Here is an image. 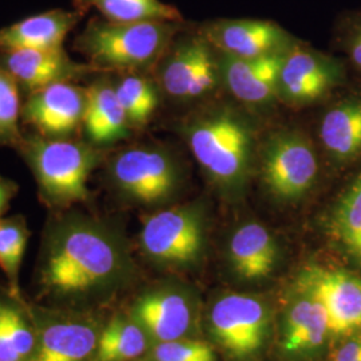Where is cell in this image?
I'll return each mask as SVG.
<instances>
[{
    "label": "cell",
    "mask_w": 361,
    "mask_h": 361,
    "mask_svg": "<svg viewBox=\"0 0 361 361\" xmlns=\"http://www.w3.org/2000/svg\"><path fill=\"white\" fill-rule=\"evenodd\" d=\"M328 232L361 262V171L337 198L328 217Z\"/></svg>",
    "instance_id": "23"
},
{
    "label": "cell",
    "mask_w": 361,
    "mask_h": 361,
    "mask_svg": "<svg viewBox=\"0 0 361 361\" xmlns=\"http://www.w3.org/2000/svg\"><path fill=\"white\" fill-rule=\"evenodd\" d=\"M114 86L130 126H143L147 123L158 106L154 86L141 75H126Z\"/></svg>",
    "instance_id": "26"
},
{
    "label": "cell",
    "mask_w": 361,
    "mask_h": 361,
    "mask_svg": "<svg viewBox=\"0 0 361 361\" xmlns=\"http://www.w3.org/2000/svg\"><path fill=\"white\" fill-rule=\"evenodd\" d=\"M347 51L352 63L361 71V15L349 25L347 32Z\"/></svg>",
    "instance_id": "32"
},
{
    "label": "cell",
    "mask_w": 361,
    "mask_h": 361,
    "mask_svg": "<svg viewBox=\"0 0 361 361\" xmlns=\"http://www.w3.org/2000/svg\"><path fill=\"white\" fill-rule=\"evenodd\" d=\"M149 361H216V355L207 343L180 338L157 343Z\"/></svg>",
    "instance_id": "29"
},
{
    "label": "cell",
    "mask_w": 361,
    "mask_h": 361,
    "mask_svg": "<svg viewBox=\"0 0 361 361\" xmlns=\"http://www.w3.org/2000/svg\"><path fill=\"white\" fill-rule=\"evenodd\" d=\"M185 135L194 158L216 185L226 192L244 186L255 145L246 118L229 107L214 109L190 121Z\"/></svg>",
    "instance_id": "2"
},
{
    "label": "cell",
    "mask_w": 361,
    "mask_h": 361,
    "mask_svg": "<svg viewBox=\"0 0 361 361\" xmlns=\"http://www.w3.org/2000/svg\"><path fill=\"white\" fill-rule=\"evenodd\" d=\"M329 334L323 304L310 292L300 289L285 312L283 350L290 356H312L323 348Z\"/></svg>",
    "instance_id": "16"
},
{
    "label": "cell",
    "mask_w": 361,
    "mask_h": 361,
    "mask_svg": "<svg viewBox=\"0 0 361 361\" xmlns=\"http://www.w3.org/2000/svg\"><path fill=\"white\" fill-rule=\"evenodd\" d=\"M298 288L323 304L332 335L361 331L360 277L341 269L310 267L301 273Z\"/></svg>",
    "instance_id": "10"
},
{
    "label": "cell",
    "mask_w": 361,
    "mask_h": 361,
    "mask_svg": "<svg viewBox=\"0 0 361 361\" xmlns=\"http://www.w3.org/2000/svg\"><path fill=\"white\" fill-rule=\"evenodd\" d=\"M141 245L149 257L166 264H188L201 255L204 224L190 207L158 212L145 221Z\"/></svg>",
    "instance_id": "8"
},
{
    "label": "cell",
    "mask_w": 361,
    "mask_h": 361,
    "mask_svg": "<svg viewBox=\"0 0 361 361\" xmlns=\"http://www.w3.org/2000/svg\"><path fill=\"white\" fill-rule=\"evenodd\" d=\"M359 360H361V335L350 337L329 355V361Z\"/></svg>",
    "instance_id": "31"
},
{
    "label": "cell",
    "mask_w": 361,
    "mask_h": 361,
    "mask_svg": "<svg viewBox=\"0 0 361 361\" xmlns=\"http://www.w3.org/2000/svg\"><path fill=\"white\" fill-rule=\"evenodd\" d=\"M85 109L86 89L71 82L55 83L30 92L22 119L42 137L70 140L83 126Z\"/></svg>",
    "instance_id": "9"
},
{
    "label": "cell",
    "mask_w": 361,
    "mask_h": 361,
    "mask_svg": "<svg viewBox=\"0 0 361 361\" xmlns=\"http://www.w3.org/2000/svg\"><path fill=\"white\" fill-rule=\"evenodd\" d=\"M18 149L49 204L70 207L89 198L87 182L102 155L97 146L32 134L23 137Z\"/></svg>",
    "instance_id": "3"
},
{
    "label": "cell",
    "mask_w": 361,
    "mask_h": 361,
    "mask_svg": "<svg viewBox=\"0 0 361 361\" xmlns=\"http://www.w3.org/2000/svg\"><path fill=\"white\" fill-rule=\"evenodd\" d=\"M82 128L87 140L97 147L111 145L129 135V121L110 79H97L86 87V109Z\"/></svg>",
    "instance_id": "18"
},
{
    "label": "cell",
    "mask_w": 361,
    "mask_h": 361,
    "mask_svg": "<svg viewBox=\"0 0 361 361\" xmlns=\"http://www.w3.org/2000/svg\"><path fill=\"white\" fill-rule=\"evenodd\" d=\"M98 337L90 324H52L43 332L35 361H87L95 353Z\"/></svg>",
    "instance_id": "22"
},
{
    "label": "cell",
    "mask_w": 361,
    "mask_h": 361,
    "mask_svg": "<svg viewBox=\"0 0 361 361\" xmlns=\"http://www.w3.org/2000/svg\"><path fill=\"white\" fill-rule=\"evenodd\" d=\"M212 47L207 38L180 42L161 68V83L168 95L190 99L216 87L221 73Z\"/></svg>",
    "instance_id": "11"
},
{
    "label": "cell",
    "mask_w": 361,
    "mask_h": 361,
    "mask_svg": "<svg viewBox=\"0 0 361 361\" xmlns=\"http://www.w3.org/2000/svg\"><path fill=\"white\" fill-rule=\"evenodd\" d=\"M209 322L210 332L222 348L235 359H247L264 347L271 319L257 297L232 293L213 305Z\"/></svg>",
    "instance_id": "5"
},
{
    "label": "cell",
    "mask_w": 361,
    "mask_h": 361,
    "mask_svg": "<svg viewBox=\"0 0 361 361\" xmlns=\"http://www.w3.org/2000/svg\"><path fill=\"white\" fill-rule=\"evenodd\" d=\"M3 52L1 65L16 79L19 86L30 92L55 83L71 82L94 71L91 65L74 62L63 46Z\"/></svg>",
    "instance_id": "14"
},
{
    "label": "cell",
    "mask_w": 361,
    "mask_h": 361,
    "mask_svg": "<svg viewBox=\"0 0 361 361\" xmlns=\"http://www.w3.org/2000/svg\"><path fill=\"white\" fill-rule=\"evenodd\" d=\"M324 150L337 165L361 158V95H350L334 104L320 123Z\"/></svg>",
    "instance_id": "19"
},
{
    "label": "cell",
    "mask_w": 361,
    "mask_h": 361,
    "mask_svg": "<svg viewBox=\"0 0 361 361\" xmlns=\"http://www.w3.org/2000/svg\"><path fill=\"white\" fill-rule=\"evenodd\" d=\"M319 162L310 141L297 133H279L262 152V178L274 197L295 201L308 193L317 178Z\"/></svg>",
    "instance_id": "7"
},
{
    "label": "cell",
    "mask_w": 361,
    "mask_h": 361,
    "mask_svg": "<svg viewBox=\"0 0 361 361\" xmlns=\"http://www.w3.org/2000/svg\"><path fill=\"white\" fill-rule=\"evenodd\" d=\"M22 104L19 98V83L0 62V145L18 147L22 142L19 119Z\"/></svg>",
    "instance_id": "27"
},
{
    "label": "cell",
    "mask_w": 361,
    "mask_h": 361,
    "mask_svg": "<svg viewBox=\"0 0 361 361\" xmlns=\"http://www.w3.org/2000/svg\"><path fill=\"white\" fill-rule=\"evenodd\" d=\"M229 257L233 269L241 279L257 281L271 276L277 264L279 246L267 228L249 222L233 234Z\"/></svg>",
    "instance_id": "21"
},
{
    "label": "cell",
    "mask_w": 361,
    "mask_h": 361,
    "mask_svg": "<svg viewBox=\"0 0 361 361\" xmlns=\"http://www.w3.org/2000/svg\"><path fill=\"white\" fill-rule=\"evenodd\" d=\"M16 192H18V185L13 180L0 176V217L7 210Z\"/></svg>",
    "instance_id": "33"
},
{
    "label": "cell",
    "mask_w": 361,
    "mask_h": 361,
    "mask_svg": "<svg viewBox=\"0 0 361 361\" xmlns=\"http://www.w3.org/2000/svg\"><path fill=\"white\" fill-rule=\"evenodd\" d=\"M28 235L22 217L0 219V268L13 284L26 253Z\"/></svg>",
    "instance_id": "28"
},
{
    "label": "cell",
    "mask_w": 361,
    "mask_h": 361,
    "mask_svg": "<svg viewBox=\"0 0 361 361\" xmlns=\"http://www.w3.org/2000/svg\"><path fill=\"white\" fill-rule=\"evenodd\" d=\"M343 79V68L335 59L307 49H290L285 54L279 94L292 104H312Z\"/></svg>",
    "instance_id": "12"
},
{
    "label": "cell",
    "mask_w": 361,
    "mask_h": 361,
    "mask_svg": "<svg viewBox=\"0 0 361 361\" xmlns=\"http://www.w3.org/2000/svg\"><path fill=\"white\" fill-rule=\"evenodd\" d=\"M147 337L134 320L116 317L98 337L94 361H133L147 350Z\"/></svg>",
    "instance_id": "24"
},
{
    "label": "cell",
    "mask_w": 361,
    "mask_h": 361,
    "mask_svg": "<svg viewBox=\"0 0 361 361\" xmlns=\"http://www.w3.org/2000/svg\"><path fill=\"white\" fill-rule=\"evenodd\" d=\"M205 38L222 54L237 58H257L292 49L290 35L268 20H222L207 27Z\"/></svg>",
    "instance_id": "13"
},
{
    "label": "cell",
    "mask_w": 361,
    "mask_h": 361,
    "mask_svg": "<svg viewBox=\"0 0 361 361\" xmlns=\"http://www.w3.org/2000/svg\"><path fill=\"white\" fill-rule=\"evenodd\" d=\"M176 22L116 23L92 20L78 37L77 49L94 70H135L150 66L168 47Z\"/></svg>",
    "instance_id": "4"
},
{
    "label": "cell",
    "mask_w": 361,
    "mask_h": 361,
    "mask_svg": "<svg viewBox=\"0 0 361 361\" xmlns=\"http://www.w3.org/2000/svg\"><path fill=\"white\" fill-rule=\"evenodd\" d=\"M78 13L52 10L30 16L0 28V50H40L62 47L66 37L77 25Z\"/></svg>",
    "instance_id": "20"
},
{
    "label": "cell",
    "mask_w": 361,
    "mask_h": 361,
    "mask_svg": "<svg viewBox=\"0 0 361 361\" xmlns=\"http://www.w3.org/2000/svg\"><path fill=\"white\" fill-rule=\"evenodd\" d=\"M82 7H94L106 20L116 23L180 22V11L161 0H77Z\"/></svg>",
    "instance_id": "25"
},
{
    "label": "cell",
    "mask_w": 361,
    "mask_h": 361,
    "mask_svg": "<svg viewBox=\"0 0 361 361\" xmlns=\"http://www.w3.org/2000/svg\"><path fill=\"white\" fill-rule=\"evenodd\" d=\"M359 361H361V360H359Z\"/></svg>",
    "instance_id": "35"
},
{
    "label": "cell",
    "mask_w": 361,
    "mask_h": 361,
    "mask_svg": "<svg viewBox=\"0 0 361 361\" xmlns=\"http://www.w3.org/2000/svg\"><path fill=\"white\" fill-rule=\"evenodd\" d=\"M110 177L119 192L140 204H159L178 183V168L173 158L155 147L126 149L113 158Z\"/></svg>",
    "instance_id": "6"
},
{
    "label": "cell",
    "mask_w": 361,
    "mask_h": 361,
    "mask_svg": "<svg viewBox=\"0 0 361 361\" xmlns=\"http://www.w3.org/2000/svg\"><path fill=\"white\" fill-rule=\"evenodd\" d=\"M122 262L111 233L90 219L68 217L50 231L43 283L58 293H82L109 281Z\"/></svg>",
    "instance_id": "1"
},
{
    "label": "cell",
    "mask_w": 361,
    "mask_h": 361,
    "mask_svg": "<svg viewBox=\"0 0 361 361\" xmlns=\"http://www.w3.org/2000/svg\"><path fill=\"white\" fill-rule=\"evenodd\" d=\"M286 52L257 58H237L222 54L219 59L221 78L241 102L267 104L279 94Z\"/></svg>",
    "instance_id": "15"
},
{
    "label": "cell",
    "mask_w": 361,
    "mask_h": 361,
    "mask_svg": "<svg viewBox=\"0 0 361 361\" xmlns=\"http://www.w3.org/2000/svg\"><path fill=\"white\" fill-rule=\"evenodd\" d=\"M0 361H22L18 352L13 348L6 329L0 320Z\"/></svg>",
    "instance_id": "34"
},
{
    "label": "cell",
    "mask_w": 361,
    "mask_h": 361,
    "mask_svg": "<svg viewBox=\"0 0 361 361\" xmlns=\"http://www.w3.org/2000/svg\"><path fill=\"white\" fill-rule=\"evenodd\" d=\"M0 320L11 344L22 361L27 360L35 348V337L20 313L8 305L0 304Z\"/></svg>",
    "instance_id": "30"
},
{
    "label": "cell",
    "mask_w": 361,
    "mask_h": 361,
    "mask_svg": "<svg viewBox=\"0 0 361 361\" xmlns=\"http://www.w3.org/2000/svg\"><path fill=\"white\" fill-rule=\"evenodd\" d=\"M133 320L157 343L183 338L192 325V308L176 292H153L133 307Z\"/></svg>",
    "instance_id": "17"
}]
</instances>
